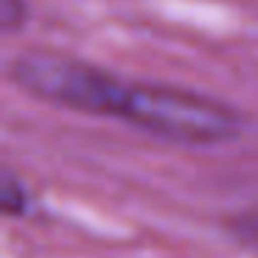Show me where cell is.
<instances>
[{"mask_svg": "<svg viewBox=\"0 0 258 258\" xmlns=\"http://www.w3.org/2000/svg\"><path fill=\"white\" fill-rule=\"evenodd\" d=\"M12 78L28 95L92 117H117L125 81L67 53L31 50L12 61Z\"/></svg>", "mask_w": 258, "mask_h": 258, "instance_id": "cell-2", "label": "cell"}, {"mask_svg": "<svg viewBox=\"0 0 258 258\" xmlns=\"http://www.w3.org/2000/svg\"><path fill=\"white\" fill-rule=\"evenodd\" d=\"M25 23V0H0V25L14 31Z\"/></svg>", "mask_w": 258, "mask_h": 258, "instance_id": "cell-4", "label": "cell"}, {"mask_svg": "<svg viewBox=\"0 0 258 258\" xmlns=\"http://www.w3.org/2000/svg\"><path fill=\"white\" fill-rule=\"evenodd\" d=\"M0 206L6 214H23L28 208V195L12 169H3V178H0Z\"/></svg>", "mask_w": 258, "mask_h": 258, "instance_id": "cell-3", "label": "cell"}, {"mask_svg": "<svg viewBox=\"0 0 258 258\" xmlns=\"http://www.w3.org/2000/svg\"><path fill=\"white\" fill-rule=\"evenodd\" d=\"M244 228H247V233H250V236H255V239H258V214H252V217L244 219Z\"/></svg>", "mask_w": 258, "mask_h": 258, "instance_id": "cell-5", "label": "cell"}, {"mask_svg": "<svg viewBox=\"0 0 258 258\" xmlns=\"http://www.w3.org/2000/svg\"><path fill=\"white\" fill-rule=\"evenodd\" d=\"M125 122L186 145H214L233 139L241 131V117L214 97L178 86L125 84L119 114Z\"/></svg>", "mask_w": 258, "mask_h": 258, "instance_id": "cell-1", "label": "cell"}]
</instances>
